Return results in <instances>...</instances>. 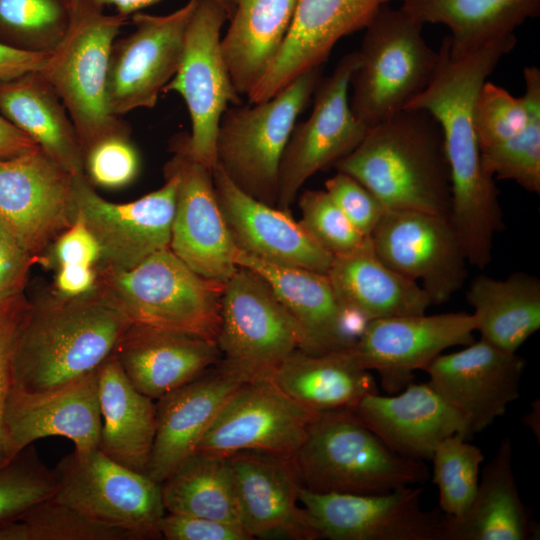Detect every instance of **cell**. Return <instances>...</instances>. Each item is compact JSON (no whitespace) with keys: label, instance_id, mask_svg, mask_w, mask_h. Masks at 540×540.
Wrapping results in <instances>:
<instances>
[{"label":"cell","instance_id":"obj_1","mask_svg":"<svg viewBox=\"0 0 540 540\" xmlns=\"http://www.w3.org/2000/svg\"><path fill=\"white\" fill-rule=\"evenodd\" d=\"M516 41L514 33L508 34L452 59L447 36L433 79L406 107L428 111L440 125L451 174L450 217L468 263L481 269L491 261L494 235L503 229V212L495 180L483 167L474 104L482 85Z\"/></svg>","mask_w":540,"mask_h":540},{"label":"cell","instance_id":"obj_2","mask_svg":"<svg viewBox=\"0 0 540 540\" xmlns=\"http://www.w3.org/2000/svg\"><path fill=\"white\" fill-rule=\"evenodd\" d=\"M131 325L96 292L68 298L38 297L19 323L12 353V385L52 390L96 371Z\"/></svg>","mask_w":540,"mask_h":540},{"label":"cell","instance_id":"obj_3","mask_svg":"<svg viewBox=\"0 0 540 540\" xmlns=\"http://www.w3.org/2000/svg\"><path fill=\"white\" fill-rule=\"evenodd\" d=\"M387 209L450 214L451 174L443 134L426 110L405 108L367 132L357 147L337 161Z\"/></svg>","mask_w":540,"mask_h":540},{"label":"cell","instance_id":"obj_4","mask_svg":"<svg viewBox=\"0 0 540 540\" xmlns=\"http://www.w3.org/2000/svg\"><path fill=\"white\" fill-rule=\"evenodd\" d=\"M315 493L380 494L424 483L427 466L389 448L351 410L319 413L291 458Z\"/></svg>","mask_w":540,"mask_h":540},{"label":"cell","instance_id":"obj_5","mask_svg":"<svg viewBox=\"0 0 540 540\" xmlns=\"http://www.w3.org/2000/svg\"><path fill=\"white\" fill-rule=\"evenodd\" d=\"M224 284L199 275L168 247L128 270L97 268L95 292L133 325L216 342Z\"/></svg>","mask_w":540,"mask_h":540},{"label":"cell","instance_id":"obj_6","mask_svg":"<svg viewBox=\"0 0 540 540\" xmlns=\"http://www.w3.org/2000/svg\"><path fill=\"white\" fill-rule=\"evenodd\" d=\"M69 27L37 70L54 88L77 132L83 154L101 140L130 135L107 103L110 51L127 18L106 14L91 0H70Z\"/></svg>","mask_w":540,"mask_h":540},{"label":"cell","instance_id":"obj_7","mask_svg":"<svg viewBox=\"0 0 540 540\" xmlns=\"http://www.w3.org/2000/svg\"><path fill=\"white\" fill-rule=\"evenodd\" d=\"M422 29V23L389 4L365 28L350 76L349 103L367 129L405 109L433 79L440 55Z\"/></svg>","mask_w":540,"mask_h":540},{"label":"cell","instance_id":"obj_8","mask_svg":"<svg viewBox=\"0 0 540 540\" xmlns=\"http://www.w3.org/2000/svg\"><path fill=\"white\" fill-rule=\"evenodd\" d=\"M323 66L301 74L268 100L230 105L216 136V164L243 192L276 206L278 170L297 118L322 78Z\"/></svg>","mask_w":540,"mask_h":540},{"label":"cell","instance_id":"obj_9","mask_svg":"<svg viewBox=\"0 0 540 540\" xmlns=\"http://www.w3.org/2000/svg\"><path fill=\"white\" fill-rule=\"evenodd\" d=\"M216 343L223 363L255 380L271 378L302 335L268 282L238 266L224 284Z\"/></svg>","mask_w":540,"mask_h":540},{"label":"cell","instance_id":"obj_10","mask_svg":"<svg viewBox=\"0 0 540 540\" xmlns=\"http://www.w3.org/2000/svg\"><path fill=\"white\" fill-rule=\"evenodd\" d=\"M54 498L87 516L132 533L136 540L160 539L166 513L160 484L129 469L99 448L74 450L54 470Z\"/></svg>","mask_w":540,"mask_h":540},{"label":"cell","instance_id":"obj_11","mask_svg":"<svg viewBox=\"0 0 540 540\" xmlns=\"http://www.w3.org/2000/svg\"><path fill=\"white\" fill-rule=\"evenodd\" d=\"M228 14L215 0H197L186 28L177 72L163 92L179 94L191 122L187 145L206 167L216 164V136L220 119L230 105L241 104L221 51V31Z\"/></svg>","mask_w":540,"mask_h":540},{"label":"cell","instance_id":"obj_12","mask_svg":"<svg viewBox=\"0 0 540 540\" xmlns=\"http://www.w3.org/2000/svg\"><path fill=\"white\" fill-rule=\"evenodd\" d=\"M356 65L357 51L344 55L332 73L320 79L309 117L294 125L279 165L277 208L290 211L304 183L318 171L333 167L365 136L367 128L349 103V81Z\"/></svg>","mask_w":540,"mask_h":540},{"label":"cell","instance_id":"obj_13","mask_svg":"<svg viewBox=\"0 0 540 540\" xmlns=\"http://www.w3.org/2000/svg\"><path fill=\"white\" fill-rule=\"evenodd\" d=\"M76 214L73 176L40 147L0 158V223L39 263Z\"/></svg>","mask_w":540,"mask_h":540},{"label":"cell","instance_id":"obj_14","mask_svg":"<svg viewBox=\"0 0 540 540\" xmlns=\"http://www.w3.org/2000/svg\"><path fill=\"white\" fill-rule=\"evenodd\" d=\"M165 183L126 203L101 197L85 174L73 176L77 215L96 238L101 258L97 268L128 270L169 247L178 178L164 168Z\"/></svg>","mask_w":540,"mask_h":540},{"label":"cell","instance_id":"obj_15","mask_svg":"<svg viewBox=\"0 0 540 540\" xmlns=\"http://www.w3.org/2000/svg\"><path fill=\"white\" fill-rule=\"evenodd\" d=\"M370 240L384 264L420 282L432 305L450 300L466 279L468 261L450 214L388 209Z\"/></svg>","mask_w":540,"mask_h":540},{"label":"cell","instance_id":"obj_16","mask_svg":"<svg viewBox=\"0 0 540 540\" xmlns=\"http://www.w3.org/2000/svg\"><path fill=\"white\" fill-rule=\"evenodd\" d=\"M197 0L166 15L136 12L134 30L115 40L109 57L107 103L122 117L140 108H153L180 65L187 25Z\"/></svg>","mask_w":540,"mask_h":540},{"label":"cell","instance_id":"obj_17","mask_svg":"<svg viewBox=\"0 0 540 540\" xmlns=\"http://www.w3.org/2000/svg\"><path fill=\"white\" fill-rule=\"evenodd\" d=\"M164 168L178 178L169 248L199 275L226 282L237 269L236 247L218 204L212 169L189 152L187 133L175 135Z\"/></svg>","mask_w":540,"mask_h":540},{"label":"cell","instance_id":"obj_18","mask_svg":"<svg viewBox=\"0 0 540 540\" xmlns=\"http://www.w3.org/2000/svg\"><path fill=\"white\" fill-rule=\"evenodd\" d=\"M423 488L380 494L315 493L300 487L298 498L321 538L330 540H444L446 515L424 510Z\"/></svg>","mask_w":540,"mask_h":540},{"label":"cell","instance_id":"obj_19","mask_svg":"<svg viewBox=\"0 0 540 540\" xmlns=\"http://www.w3.org/2000/svg\"><path fill=\"white\" fill-rule=\"evenodd\" d=\"M318 414L289 398L271 378L249 380L227 400L196 452L225 457L258 452L291 459Z\"/></svg>","mask_w":540,"mask_h":540},{"label":"cell","instance_id":"obj_20","mask_svg":"<svg viewBox=\"0 0 540 540\" xmlns=\"http://www.w3.org/2000/svg\"><path fill=\"white\" fill-rule=\"evenodd\" d=\"M476 329L475 316L464 312L374 319L350 349L360 366L376 371L383 389L395 394L443 351L473 342Z\"/></svg>","mask_w":540,"mask_h":540},{"label":"cell","instance_id":"obj_21","mask_svg":"<svg viewBox=\"0 0 540 540\" xmlns=\"http://www.w3.org/2000/svg\"><path fill=\"white\" fill-rule=\"evenodd\" d=\"M525 365L516 352L480 338L438 355L424 371L428 383L463 419L470 438L491 426L520 396Z\"/></svg>","mask_w":540,"mask_h":540},{"label":"cell","instance_id":"obj_22","mask_svg":"<svg viewBox=\"0 0 540 540\" xmlns=\"http://www.w3.org/2000/svg\"><path fill=\"white\" fill-rule=\"evenodd\" d=\"M97 370L47 391L29 392L11 385L4 412L9 461L34 441L48 436L65 437L78 451L98 448L102 422Z\"/></svg>","mask_w":540,"mask_h":540},{"label":"cell","instance_id":"obj_23","mask_svg":"<svg viewBox=\"0 0 540 540\" xmlns=\"http://www.w3.org/2000/svg\"><path fill=\"white\" fill-rule=\"evenodd\" d=\"M237 266L263 277L296 321L300 349L323 354L352 347L368 321L339 301L327 274L283 266L237 250Z\"/></svg>","mask_w":540,"mask_h":540},{"label":"cell","instance_id":"obj_24","mask_svg":"<svg viewBox=\"0 0 540 540\" xmlns=\"http://www.w3.org/2000/svg\"><path fill=\"white\" fill-rule=\"evenodd\" d=\"M216 198L236 247L270 263L327 274L334 256L290 211L265 204L240 190L215 164Z\"/></svg>","mask_w":540,"mask_h":540},{"label":"cell","instance_id":"obj_25","mask_svg":"<svg viewBox=\"0 0 540 540\" xmlns=\"http://www.w3.org/2000/svg\"><path fill=\"white\" fill-rule=\"evenodd\" d=\"M240 525L253 539H320L298 493L302 486L291 459L258 452L228 457Z\"/></svg>","mask_w":540,"mask_h":540},{"label":"cell","instance_id":"obj_26","mask_svg":"<svg viewBox=\"0 0 540 540\" xmlns=\"http://www.w3.org/2000/svg\"><path fill=\"white\" fill-rule=\"evenodd\" d=\"M391 1L395 0H299L289 34L246 96L248 103L268 100L301 74L323 66L339 40L365 29Z\"/></svg>","mask_w":540,"mask_h":540},{"label":"cell","instance_id":"obj_27","mask_svg":"<svg viewBox=\"0 0 540 540\" xmlns=\"http://www.w3.org/2000/svg\"><path fill=\"white\" fill-rule=\"evenodd\" d=\"M248 378L221 360L157 399L156 431L146 474L163 482L189 456L231 395Z\"/></svg>","mask_w":540,"mask_h":540},{"label":"cell","instance_id":"obj_28","mask_svg":"<svg viewBox=\"0 0 540 540\" xmlns=\"http://www.w3.org/2000/svg\"><path fill=\"white\" fill-rule=\"evenodd\" d=\"M351 412L397 454L430 460L437 444L460 434L469 439L460 415L428 383L411 382L401 391L363 397Z\"/></svg>","mask_w":540,"mask_h":540},{"label":"cell","instance_id":"obj_29","mask_svg":"<svg viewBox=\"0 0 540 540\" xmlns=\"http://www.w3.org/2000/svg\"><path fill=\"white\" fill-rule=\"evenodd\" d=\"M113 355L132 385L153 400L192 381L221 359L216 342L133 324Z\"/></svg>","mask_w":540,"mask_h":540},{"label":"cell","instance_id":"obj_30","mask_svg":"<svg viewBox=\"0 0 540 540\" xmlns=\"http://www.w3.org/2000/svg\"><path fill=\"white\" fill-rule=\"evenodd\" d=\"M505 437L480 476L474 499L459 517L446 515L444 540H535L539 528L523 504Z\"/></svg>","mask_w":540,"mask_h":540},{"label":"cell","instance_id":"obj_31","mask_svg":"<svg viewBox=\"0 0 540 540\" xmlns=\"http://www.w3.org/2000/svg\"><path fill=\"white\" fill-rule=\"evenodd\" d=\"M222 55L239 96H247L282 48L299 0H230Z\"/></svg>","mask_w":540,"mask_h":540},{"label":"cell","instance_id":"obj_32","mask_svg":"<svg viewBox=\"0 0 540 540\" xmlns=\"http://www.w3.org/2000/svg\"><path fill=\"white\" fill-rule=\"evenodd\" d=\"M101 431L98 448L115 462L145 473L156 431V403L129 381L115 356L97 370Z\"/></svg>","mask_w":540,"mask_h":540},{"label":"cell","instance_id":"obj_33","mask_svg":"<svg viewBox=\"0 0 540 540\" xmlns=\"http://www.w3.org/2000/svg\"><path fill=\"white\" fill-rule=\"evenodd\" d=\"M271 380L289 398L316 412L352 410L368 394L377 393L371 374L350 348L323 354L301 349L291 353Z\"/></svg>","mask_w":540,"mask_h":540},{"label":"cell","instance_id":"obj_34","mask_svg":"<svg viewBox=\"0 0 540 540\" xmlns=\"http://www.w3.org/2000/svg\"><path fill=\"white\" fill-rule=\"evenodd\" d=\"M0 113L69 174H84V154L73 122L37 70L0 82Z\"/></svg>","mask_w":540,"mask_h":540},{"label":"cell","instance_id":"obj_35","mask_svg":"<svg viewBox=\"0 0 540 540\" xmlns=\"http://www.w3.org/2000/svg\"><path fill=\"white\" fill-rule=\"evenodd\" d=\"M327 276L342 305L368 322L424 314L432 305L417 282L384 264L372 246L334 256Z\"/></svg>","mask_w":540,"mask_h":540},{"label":"cell","instance_id":"obj_36","mask_svg":"<svg viewBox=\"0 0 540 540\" xmlns=\"http://www.w3.org/2000/svg\"><path fill=\"white\" fill-rule=\"evenodd\" d=\"M400 8L424 24H443L450 30V57L461 58L514 33L540 13V0H398Z\"/></svg>","mask_w":540,"mask_h":540},{"label":"cell","instance_id":"obj_37","mask_svg":"<svg viewBox=\"0 0 540 540\" xmlns=\"http://www.w3.org/2000/svg\"><path fill=\"white\" fill-rule=\"evenodd\" d=\"M466 298L474 309L480 338L509 352L540 328V280L525 272L505 279L475 277Z\"/></svg>","mask_w":540,"mask_h":540},{"label":"cell","instance_id":"obj_38","mask_svg":"<svg viewBox=\"0 0 540 540\" xmlns=\"http://www.w3.org/2000/svg\"><path fill=\"white\" fill-rule=\"evenodd\" d=\"M166 512L240 525L228 457L195 452L160 483Z\"/></svg>","mask_w":540,"mask_h":540},{"label":"cell","instance_id":"obj_39","mask_svg":"<svg viewBox=\"0 0 540 540\" xmlns=\"http://www.w3.org/2000/svg\"><path fill=\"white\" fill-rule=\"evenodd\" d=\"M524 97L529 117L509 139L481 150L485 171L494 180H511L528 192L540 193V69L525 67Z\"/></svg>","mask_w":540,"mask_h":540},{"label":"cell","instance_id":"obj_40","mask_svg":"<svg viewBox=\"0 0 540 540\" xmlns=\"http://www.w3.org/2000/svg\"><path fill=\"white\" fill-rule=\"evenodd\" d=\"M0 540H136L129 531L99 522L53 496L0 524Z\"/></svg>","mask_w":540,"mask_h":540},{"label":"cell","instance_id":"obj_41","mask_svg":"<svg viewBox=\"0 0 540 540\" xmlns=\"http://www.w3.org/2000/svg\"><path fill=\"white\" fill-rule=\"evenodd\" d=\"M71 14L69 0H0V41L48 53L65 35Z\"/></svg>","mask_w":540,"mask_h":540},{"label":"cell","instance_id":"obj_42","mask_svg":"<svg viewBox=\"0 0 540 540\" xmlns=\"http://www.w3.org/2000/svg\"><path fill=\"white\" fill-rule=\"evenodd\" d=\"M430 460L441 512L450 517L463 515L477 491L485 460L482 450L464 436L453 434L437 444Z\"/></svg>","mask_w":540,"mask_h":540},{"label":"cell","instance_id":"obj_43","mask_svg":"<svg viewBox=\"0 0 540 540\" xmlns=\"http://www.w3.org/2000/svg\"><path fill=\"white\" fill-rule=\"evenodd\" d=\"M29 446L0 466V524L54 496L56 478Z\"/></svg>","mask_w":540,"mask_h":540},{"label":"cell","instance_id":"obj_44","mask_svg":"<svg viewBox=\"0 0 540 540\" xmlns=\"http://www.w3.org/2000/svg\"><path fill=\"white\" fill-rule=\"evenodd\" d=\"M300 222L312 237L333 256L371 247L370 237L362 234L343 214L326 190H306L299 198Z\"/></svg>","mask_w":540,"mask_h":540},{"label":"cell","instance_id":"obj_45","mask_svg":"<svg viewBox=\"0 0 540 540\" xmlns=\"http://www.w3.org/2000/svg\"><path fill=\"white\" fill-rule=\"evenodd\" d=\"M528 117L524 96L515 97L506 89L486 81L477 94L473 111L481 150L518 133L526 125Z\"/></svg>","mask_w":540,"mask_h":540},{"label":"cell","instance_id":"obj_46","mask_svg":"<svg viewBox=\"0 0 540 540\" xmlns=\"http://www.w3.org/2000/svg\"><path fill=\"white\" fill-rule=\"evenodd\" d=\"M139 167V154L130 135L107 137L84 155V174L94 187H125L135 180Z\"/></svg>","mask_w":540,"mask_h":540},{"label":"cell","instance_id":"obj_47","mask_svg":"<svg viewBox=\"0 0 540 540\" xmlns=\"http://www.w3.org/2000/svg\"><path fill=\"white\" fill-rule=\"evenodd\" d=\"M325 190L349 221L367 237L388 210L371 190L344 172L337 171L327 179Z\"/></svg>","mask_w":540,"mask_h":540},{"label":"cell","instance_id":"obj_48","mask_svg":"<svg viewBox=\"0 0 540 540\" xmlns=\"http://www.w3.org/2000/svg\"><path fill=\"white\" fill-rule=\"evenodd\" d=\"M27 306L23 294L0 303V466L9 462L5 449L4 412L12 385L14 340Z\"/></svg>","mask_w":540,"mask_h":540},{"label":"cell","instance_id":"obj_49","mask_svg":"<svg viewBox=\"0 0 540 540\" xmlns=\"http://www.w3.org/2000/svg\"><path fill=\"white\" fill-rule=\"evenodd\" d=\"M167 540H251L241 525L225 521L166 512L159 525Z\"/></svg>","mask_w":540,"mask_h":540},{"label":"cell","instance_id":"obj_50","mask_svg":"<svg viewBox=\"0 0 540 540\" xmlns=\"http://www.w3.org/2000/svg\"><path fill=\"white\" fill-rule=\"evenodd\" d=\"M38 259L30 255L0 223V303L23 294L30 268Z\"/></svg>","mask_w":540,"mask_h":540},{"label":"cell","instance_id":"obj_51","mask_svg":"<svg viewBox=\"0 0 540 540\" xmlns=\"http://www.w3.org/2000/svg\"><path fill=\"white\" fill-rule=\"evenodd\" d=\"M49 263L77 264L97 267L101 258L100 246L82 219L75 221L55 240L49 252Z\"/></svg>","mask_w":540,"mask_h":540},{"label":"cell","instance_id":"obj_52","mask_svg":"<svg viewBox=\"0 0 540 540\" xmlns=\"http://www.w3.org/2000/svg\"><path fill=\"white\" fill-rule=\"evenodd\" d=\"M97 268L77 264L57 266L53 290L68 298L83 297L95 292Z\"/></svg>","mask_w":540,"mask_h":540},{"label":"cell","instance_id":"obj_53","mask_svg":"<svg viewBox=\"0 0 540 540\" xmlns=\"http://www.w3.org/2000/svg\"><path fill=\"white\" fill-rule=\"evenodd\" d=\"M46 54L25 51L0 41V82L38 70Z\"/></svg>","mask_w":540,"mask_h":540},{"label":"cell","instance_id":"obj_54","mask_svg":"<svg viewBox=\"0 0 540 540\" xmlns=\"http://www.w3.org/2000/svg\"><path fill=\"white\" fill-rule=\"evenodd\" d=\"M38 147L0 113V158L22 155Z\"/></svg>","mask_w":540,"mask_h":540},{"label":"cell","instance_id":"obj_55","mask_svg":"<svg viewBox=\"0 0 540 540\" xmlns=\"http://www.w3.org/2000/svg\"><path fill=\"white\" fill-rule=\"evenodd\" d=\"M70 1V0H69ZM97 5L104 8V6H113L118 14L129 17L132 14L141 11L142 9L149 7L153 4L160 2L161 0H91ZM220 3L228 14V19L233 12V6L230 0H215Z\"/></svg>","mask_w":540,"mask_h":540}]
</instances>
